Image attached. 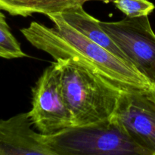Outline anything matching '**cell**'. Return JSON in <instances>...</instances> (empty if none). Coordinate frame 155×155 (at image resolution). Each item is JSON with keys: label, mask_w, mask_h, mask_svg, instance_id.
Here are the masks:
<instances>
[{"label": "cell", "mask_w": 155, "mask_h": 155, "mask_svg": "<svg viewBox=\"0 0 155 155\" xmlns=\"http://www.w3.org/2000/svg\"><path fill=\"white\" fill-rule=\"evenodd\" d=\"M47 16L52 21L53 27L33 21L21 30L35 48L46 52L55 61L71 59L78 62L122 89L152 88L136 69L73 28L60 14Z\"/></svg>", "instance_id": "6da1fadb"}, {"label": "cell", "mask_w": 155, "mask_h": 155, "mask_svg": "<svg viewBox=\"0 0 155 155\" xmlns=\"http://www.w3.org/2000/svg\"><path fill=\"white\" fill-rule=\"evenodd\" d=\"M55 63L74 127L108 120L124 89L71 59H58Z\"/></svg>", "instance_id": "7a4b0ae2"}, {"label": "cell", "mask_w": 155, "mask_h": 155, "mask_svg": "<svg viewBox=\"0 0 155 155\" xmlns=\"http://www.w3.org/2000/svg\"><path fill=\"white\" fill-rule=\"evenodd\" d=\"M54 155H146L111 118L82 127H72L44 135Z\"/></svg>", "instance_id": "3957f363"}, {"label": "cell", "mask_w": 155, "mask_h": 155, "mask_svg": "<svg viewBox=\"0 0 155 155\" xmlns=\"http://www.w3.org/2000/svg\"><path fill=\"white\" fill-rule=\"evenodd\" d=\"M103 30L120 48L130 64L155 87V33L148 16L118 21H100Z\"/></svg>", "instance_id": "277c9868"}, {"label": "cell", "mask_w": 155, "mask_h": 155, "mask_svg": "<svg viewBox=\"0 0 155 155\" xmlns=\"http://www.w3.org/2000/svg\"><path fill=\"white\" fill-rule=\"evenodd\" d=\"M146 155H155V93L153 88L124 89L110 117Z\"/></svg>", "instance_id": "5b68a950"}, {"label": "cell", "mask_w": 155, "mask_h": 155, "mask_svg": "<svg viewBox=\"0 0 155 155\" xmlns=\"http://www.w3.org/2000/svg\"><path fill=\"white\" fill-rule=\"evenodd\" d=\"M27 113L34 128L42 135L55 134L74 127L55 61L43 71L32 89V109Z\"/></svg>", "instance_id": "8992f818"}, {"label": "cell", "mask_w": 155, "mask_h": 155, "mask_svg": "<svg viewBox=\"0 0 155 155\" xmlns=\"http://www.w3.org/2000/svg\"><path fill=\"white\" fill-rule=\"evenodd\" d=\"M32 126L28 113L0 120V155H54L44 135Z\"/></svg>", "instance_id": "52a82bcc"}, {"label": "cell", "mask_w": 155, "mask_h": 155, "mask_svg": "<svg viewBox=\"0 0 155 155\" xmlns=\"http://www.w3.org/2000/svg\"><path fill=\"white\" fill-rule=\"evenodd\" d=\"M60 15L73 28L133 68L120 48L103 30L100 24L101 21L88 14L83 8V5L68 8Z\"/></svg>", "instance_id": "ba28073f"}, {"label": "cell", "mask_w": 155, "mask_h": 155, "mask_svg": "<svg viewBox=\"0 0 155 155\" xmlns=\"http://www.w3.org/2000/svg\"><path fill=\"white\" fill-rule=\"evenodd\" d=\"M92 1L102 2L105 4L113 0H0V10L12 16L28 17L39 13L47 15L61 14L75 6L83 5Z\"/></svg>", "instance_id": "9c48e42d"}, {"label": "cell", "mask_w": 155, "mask_h": 155, "mask_svg": "<svg viewBox=\"0 0 155 155\" xmlns=\"http://www.w3.org/2000/svg\"><path fill=\"white\" fill-rule=\"evenodd\" d=\"M27 54L11 31L4 14L0 11V58L5 59L22 58Z\"/></svg>", "instance_id": "30bf717a"}, {"label": "cell", "mask_w": 155, "mask_h": 155, "mask_svg": "<svg viewBox=\"0 0 155 155\" xmlns=\"http://www.w3.org/2000/svg\"><path fill=\"white\" fill-rule=\"evenodd\" d=\"M112 2L126 17L131 18L148 16L155 8L148 0H113Z\"/></svg>", "instance_id": "8fae6325"}, {"label": "cell", "mask_w": 155, "mask_h": 155, "mask_svg": "<svg viewBox=\"0 0 155 155\" xmlns=\"http://www.w3.org/2000/svg\"><path fill=\"white\" fill-rule=\"evenodd\" d=\"M153 90H154V93H155V87L153 88Z\"/></svg>", "instance_id": "7c38bea8"}]
</instances>
